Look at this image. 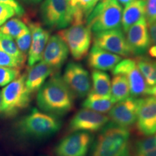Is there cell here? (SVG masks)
<instances>
[{"label":"cell","instance_id":"obj_23","mask_svg":"<svg viewBox=\"0 0 156 156\" xmlns=\"http://www.w3.org/2000/svg\"><path fill=\"white\" fill-rule=\"evenodd\" d=\"M129 96V85L125 76L114 75L111 86V97L114 103L126 100Z\"/></svg>","mask_w":156,"mask_h":156},{"label":"cell","instance_id":"obj_34","mask_svg":"<svg viewBox=\"0 0 156 156\" xmlns=\"http://www.w3.org/2000/svg\"><path fill=\"white\" fill-rule=\"evenodd\" d=\"M147 25L151 46H156V21Z\"/></svg>","mask_w":156,"mask_h":156},{"label":"cell","instance_id":"obj_21","mask_svg":"<svg viewBox=\"0 0 156 156\" xmlns=\"http://www.w3.org/2000/svg\"><path fill=\"white\" fill-rule=\"evenodd\" d=\"M114 102L111 96H102L90 91L83 102V107L94 112L105 114L109 112Z\"/></svg>","mask_w":156,"mask_h":156},{"label":"cell","instance_id":"obj_37","mask_svg":"<svg viewBox=\"0 0 156 156\" xmlns=\"http://www.w3.org/2000/svg\"><path fill=\"white\" fill-rule=\"evenodd\" d=\"M117 1L119 2V3L121 5H123L125 7V6L132 2L135 1V0H117Z\"/></svg>","mask_w":156,"mask_h":156},{"label":"cell","instance_id":"obj_11","mask_svg":"<svg viewBox=\"0 0 156 156\" xmlns=\"http://www.w3.org/2000/svg\"><path fill=\"white\" fill-rule=\"evenodd\" d=\"M62 78L75 97L83 98L90 91V75L80 64L69 62L66 66Z\"/></svg>","mask_w":156,"mask_h":156},{"label":"cell","instance_id":"obj_30","mask_svg":"<svg viewBox=\"0 0 156 156\" xmlns=\"http://www.w3.org/2000/svg\"><path fill=\"white\" fill-rule=\"evenodd\" d=\"M24 65V64L14 56H10L5 52L0 51V67L17 68L20 69Z\"/></svg>","mask_w":156,"mask_h":156},{"label":"cell","instance_id":"obj_32","mask_svg":"<svg viewBox=\"0 0 156 156\" xmlns=\"http://www.w3.org/2000/svg\"><path fill=\"white\" fill-rule=\"evenodd\" d=\"M15 15H17L16 12L12 7L9 5L0 4V27Z\"/></svg>","mask_w":156,"mask_h":156},{"label":"cell","instance_id":"obj_33","mask_svg":"<svg viewBox=\"0 0 156 156\" xmlns=\"http://www.w3.org/2000/svg\"><path fill=\"white\" fill-rule=\"evenodd\" d=\"M0 4L10 6L16 12L17 16L21 17L25 14V9L17 0H0Z\"/></svg>","mask_w":156,"mask_h":156},{"label":"cell","instance_id":"obj_19","mask_svg":"<svg viewBox=\"0 0 156 156\" xmlns=\"http://www.w3.org/2000/svg\"><path fill=\"white\" fill-rule=\"evenodd\" d=\"M30 67L25 77V85L29 92L32 93L38 90L43 86L54 70L44 61L38 62Z\"/></svg>","mask_w":156,"mask_h":156},{"label":"cell","instance_id":"obj_7","mask_svg":"<svg viewBox=\"0 0 156 156\" xmlns=\"http://www.w3.org/2000/svg\"><path fill=\"white\" fill-rule=\"evenodd\" d=\"M43 23L50 29H63L73 23V9L69 0H44L40 8Z\"/></svg>","mask_w":156,"mask_h":156},{"label":"cell","instance_id":"obj_24","mask_svg":"<svg viewBox=\"0 0 156 156\" xmlns=\"http://www.w3.org/2000/svg\"><path fill=\"white\" fill-rule=\"evenodd\" d=\"M93 88L90 90L95 94L102 96H111V78L108 74L100 70H94L91 73Z\"/></svg>","mask_w":156,"mask_h":156},{"label":"cell","instance_id":"obj_35","mask_svg":"<svg viewBox=\"0 0 156 156\" xmlns=\"http://www.w3.org/2000/svg\"><path fill=\"white\" fill-rule=\"evenodd\" d=\"M146 95H149L156 98V85H155L153 87H148Z\"/></svg>","mask_w":156,"mask_h":156},{"label":"cell","instance_id":"obj_12","mask_svg":"<svg viewBox=\"0 0 156 156\" xmlns=\"http://www.w3.org/2000/svg\"><path fill=\"white\" fill-rule=\"evenodd\" d=\"M109 122L108 116L87 108L79 110L69 123V131L94 133L101 131Z\"/></svg>","mask_w":156,"mask_h":156},{"label":"cell","instance_id":"obj_38","mask_svg":"<svg viewBox=\"0 0 156 156\" xmlns=\"http://www.w3.org/2000/svg\"><path fill=\"white\" fill-rule=\"evenodd\" d=\"M140 156H156V151L149 152V153L143 154V155H142Z\"/></svg>","mask_w":156,"mask_h":156},{"label":"cell","instance_id":"obj_29","mask_svg":"<svg viewBox=\"0 0 156 156\" xmlns=\"http://www.w3.org/2000/svg\"><path fill=\"white\" fill-rule=\"evenodd\" d=\"M17 48L24 55L26 56L31 44V34L29 28L26 31H25L23 34L15 38Z\"/></svg>","mask_w":156,"mask_h":156},{"label":"cell","instance_id":"obj_39","mask_svg":"<svg viewBox=\"0 0 156 156\" xmlns=\"http://www.w3.org/2000/svg\"><path fill=\"white\" fill-rule=\"evenodd\" d=\"M1 106H2V94L0 92V112H1Z\"/></svg>","mask_w":156,"mask_h":156},{"label":"cell","instance_id":"obj_25","mask_svg":"<svg viewBox=\"0 0 156 156\" xmlns=\"http://www.w3.org/2000/svg\"><path fill=\"white\" fill-rule=\"evenodd\" d=\"M28 29L21 20L12 17L0 27V33L12 38H16Z\"/></svg>","mask_w":156,"mask_h":156},{"label":"cell","instance_id":"obj_6","mask_svg":"<svg viewBox=\"0 0 156 156\" xmlns=\"http://www.w3.org/2000/svg\"><path fill=\"white\" fill-rule=\"evenodd\" d=\"M57 35L67 45L74 59L80 61L87 55L92 34L86 24L72 25L58 31Z\"/></svg>","mask_w":156,"mask_h":156},{"label":"cell","instance_id":"obj_15","mask_svg":"<svg viewBox=\"0 0 156 156\" xmlns=\"http://www.w3.org/2000/svg\"><path fill=\"white\" fill-rule=\"evenodd\" d=\"M126 33V42L131 50L132 56L143 55L151 46L145 17L132 25Z\"/></svg>","mask_w":156,"mask_h":156},{"label":"cell","instance_id":"obj_8","mask_svg":"<svg viewBox=\"0 0 156 156\" xmlns=\"http://www.w3.org/2000/svg\"><path fill=\"white\" fill-rule=\"evenodd\" d=\"M93 136L86 132H73L60 140L55 147L56 156H87Z\"/></svg>","mask_w":156,"mask_h":156},{"label":"cell","instance_id":"obj_13","mask_svg":"<svg viewBox=\"0 0 156 156\" xmlns=\"http://www.w3.org/2000/svg\"><path fill=\"white\" fill-rule=\"evenodd\" d=\"M136 126L141 135L148 136L156 133V98H139Z\"/></svg>","mask_w":156,"mask_h":156},{"label":"cell","instance_id":"obj_28","mask_svg":"<svg viewBox=\"0 0 156 156\" xmlns=\"http://www.w3.org/2000/svg\"><path fill=\"white\" fill-rule=\"evenodd\" d=\"M20 76L17 68L0 67V87H4L12 83Z\"/></svg>","mask_w":156,"mask_h":156},{"label":"cell","instance_id":"obj_5","mask_svg":"<svg viewBox=\"0 0 156 156\" xmlns=\"http://www.w3.org/2000/svg\"><path fill=\"white\" fill-rule=\"evenodd\" d=\"M25 77L20 75L2 90L1 112L6 116H13L28 106L31 93L25 85Z\"/></svg>","mask_w":156,"mask_h":156},{"label":"cell","instance_id":"obj_1","mask_svg":"<svg viewBox=\"0 0 156 156\" xmlns=\"http://www.w3.org/2000/svg\"><path fill=\"white\" fill-rule=\"evenodd\" d=\"M75 98L62 77L54 75L38 90L36 100L43 112L58 117L64 116L73 108Z\"/></svg>","mask_w":156,"mask_h":156},{"label":"cell","instance_id":"obj_9","mask_svg":"<svg viewBox=\"0 0 156 156\" xmlns=\"http://www.w3.org/2000/svg\"><path fill=\"white\" fill-rule=\"evenodd\" d=\"M112 73L114 75L125 76L129 85L132 97L138 98L146 95L148 86L133 58L121 60L112 69Z\"/></svg>","mask_w":156,"mask_h":156},{"label":"cell","instance_id":"obj_27","mask_svg":"<svg viewBox=\"0 0 156 156\" xmlns=\"http://www.w3.org/2000/svg\"><path fill=\"white\" fill-rule=\"evenodd\" d=\"M156 151V134L136 140L133 146V156H140L149 152Z\"/></svg>","mask_w":156,"mask_h":156},{"label":"cell","instance_id":"obj_10","mask_svg":"<svg viewBox=\"0 0 156 156\" xmlns=\"http://www.w3.org/2000/svg\"><path fill=\"white\" fill-rule=\"evenodd\" d=\"M93 45L121 56H132L125 34L121 28L95 33L93 34Z\"/></svg>","mask_w":156,"mask_h":156},{"label":"cell","instance_id":"obj_26","mask_svg":"<svg viewBox=\"0 0 156 156\" xmlns=\"http://www.w3.org/2000/svg\"><path fill=\"white\" fill-rule=\"evenodd\" d=\"M0 51L14 56L23 64L25 63L26 56L24 55L17 48L14 38L2 33H0Z\"/></svg>","mask_w":156,"mask_h":156},{"label":"cell","instance_id":"obj_36","mask_svg":"<svg viewBox=\"0 0 156 156\" xmlns=\"http://www.w3.org/2000/svg\"><path fill=\"white\" fill-rule=\"evenodd\" d=\"M20 1L23 2L25 4H29V5H35V4L41 2L42 0H20Z\"/></svg>","mask_w":156,"mask_h":156},{"label":"cell","instance_id":"obj_31","mask_svg":"<svg viewBox=\"0 0 156 156\" xmlns=\"http://www.w3.org/2000/svg\"><path fill=\"white\" fill-rule=\"evenodd\" d=\"M145 3V17L147 25L156 21V0H143Z\"/></svg>","mask_w":156,"mask_h":156},{"label":"cell","instance_id":"obj_14","mask_svg":"<svg viewBox=\"0 0 156 156\" xmlns=\"http://www.w3.org/2000/svg\"><path fill=\"white\" fill-rule=\"evenodd\" d=\"M139 98L129 97L118 102L111 108L108 118L112 124L120 127L128 129L136 123Z\"/></svg>","mask_w":156,"mask_h":156},{"label":"cell","instance_id":"obj_22","mask_svg":"<svg viewBox=\"0 0 156 156\" xmlns=\"http://www.w3.org/2000/svg\"><path fill=\"white\" fill-rule=\"evenodd\" d=\"M134 60L148 87L156 85V60L143 55L136 56Z\"/></svg>","mask_w":156,"mask_h":156},{"label":"cell","instance_id":"obj_18","mask_svg":"<svg viewBox=\"0 0 156 156\" xmlns=\"http://www.w3.org/2000/svg\"><path fill=\"white\" fill-rule=\"evenodd\" d=\"M122 60V56L93 45L87 56L89 67L95 70L110 71Z\"/></svg>","mask_w":156,"mask_h":156},{"label":"cell","instance_id":"obj_3","mask_svg":"<svg viewBox=\"0 0 156 156\" xmlns=\"http://www.w3.org/2000/svg\"><path fill=\"white\" fill-rule=\"evenodd\" d=\"M58 117L33 108L15 125L16 133L28 140H43L53 136L61 129Z\"/></svg>","mask_w":156,"mask_h":156},{"label":"cell","instance_id":"obj_16","mask_svg":"<svg viewBox=\"0 0 156 156\" xmlns=\"http://www.w3.org/2000/svg\"><path fill=\"white\" fill-rule=\"evenodd\" d=\"M69 51L64 41L58 35L50 36L42 56V61L53 69L62 67L69 55Z\"/></svg>","mask_w":156,"mask_h":156},{"label":"cell","instance_id":"obj_17","mask_svg":"<svg viewBox=\"0 0 156 156\" xmlns=\"http://www.w3.org/2000/svg\"><path fill=\"white\" fill-rule=\"evenodd\" d=\"M28 28L31 34V44L28 52V64L32 67L42 59L50 34L38 23H28Z\"/></svg>","mask_w":156,"mask_h":156},{"label":"cell","instance_id":"obj_20","mask_svg":"<svg viewBox=\"0 0 156 156\" xmlns=\"http://www.w3.org/2000/svg\"><path fill=\"white\" fill-rule=\"evenodd\" d=\"M145 17V3L143 0H135L124 7L122 12V25L124 32L142 18Z\"/></svg>","mask_w":156,"mask_h":156},{"label":"cell","instance_id":"obj_2","mask_svg":"<svg viewBox=\"0 0 156 156\" xmlns=\"http://www.w3.org/2000/svg\"><path fill=\"white\" fill-rule=\"evenodd\" d=\"M91 156H133L130 132L108 122L93 142Z\"/></svg>","mask_w":156,"mask_h":156},{"label":"cell","instance_id":"obj_4","mask_svg":"<svg viewBox=\"0 0 156 156\" xmlns=\"http://www.w3.org/2000/svg\"><path fill=\"white\" fill-rule=\"evenodd\" d=\"M122 12L117 0H100L87 17L85 24L93 34L121 28Z\"/></svg>","mask_w":156,"mask_h":156}]
</instances>
